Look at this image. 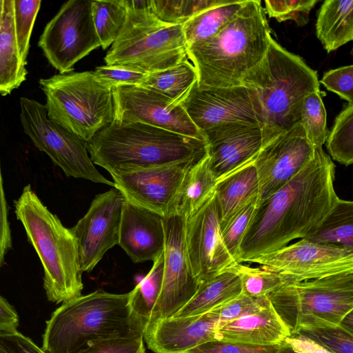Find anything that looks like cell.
<instances>
[{
    "instance_id": "cell-42",
    "label": "cell",
    "mask_w": 353,
    "mask_h": 353,
    "mask_svg": "<svg viewBox=\"0 0 353 353\" xmlns=\"http://www.w3.org/2000/svg\"><path fill=\"white\" fill-rule=\"evenodd\" d=\"M269 302L268 296L255 298L241 292L219 307L217 328L228 322L261 310Z\"/></svg>"
},
{
    "instance_id": "cell-10",
    "label": "cell",
    "mask_w": 353,
    "mask_h": 353,
    "mask_svg": "<svg viewBox=\"0 0 353 353\" xmlns=\"http://www.w3.org/2000/svg\"><path fill=\"white\" fill-rule=\"evenodd\" d=\"M20 120L34 145L46 153L67 176L83 179L115 188L94 166L88 142L49 119L45 105L27 97L20 98Z\"/></svg>"
},
{
    "instance_id": "cell-44",
    "label": "cell",
    "mask_w": 353,
    "mask_h": 353,
    "mask_svg": "<svg viewBox=\"0 0 353 353\" xmlns=\"http://www.w3.org/2000/svg\"><path fill=\"white\" fill-rule=\"evenodd\" d=\"M80 353H145L143 336H116L92 342Z\"/></svg>"
},
{
    "instance_id": "cell-2",
    "label": "cell",
    "mask_w": 353,
    "mask_h": 353,
    "mask_svg": "<svg viewBox=\"0 0 353 353\" xmlns=\"http://www.w3.org/2000/svg\"><path fill=\"white\" fill-rule=\"evenodd\" d=\"M93 163L111 176L179 163L208 154L205 141L141 123L114 120L88 142Z\"/></svg>"
},
{
    "instance_id": "cell-38",
    "label": "cell",
    "mask_w": 353,
    "mask_h": 353,
    "mask_svg": "<svg viewBox=\"0 0 353 353\" xmlns=\"http://www.w3.org/2000/svg\"><path fill=\"white\" fill-rule=\"evenodd\" d=\"M41 0H14V31L19 54L27 64L30 40Z\"/></svg>"
},
{
    "instance_id": "cell-51",
    "label": "cell",
    "mask_w": 353,
    "mask_h": 353,
    "mask_svg": "<svg viewBox=\"0 0 353 353\" xmlns=\"http://www.w3.org/2000/svg\"><path fill=\"white\" fill-rule=\"evenodd\" d=\"M339 327L351 334L353 331V311L349 312L341 321Z\"/></svg>"
},
{
    "instance_id": "cell-30",
    "label": "cell",
    "mask_w": 353,
    "mask_h": 353,
    "mask_svg": "<svg viewBox=\"0 0 353 353\" xmlns=\"http://www.w3.org/2000/svg\"><path fill=\"white\" fill-rule=\"evenodd\" d=\"M197 82V73L186 59L171 68L148 73L141 86L159 92L177 104H181Z\"/></svg>"
},
{
    "instance_id": "cell-25",
    "label": "cell",
    "mask_w": 353,
    "mask_h": 353,
    "mask_svg": "<svg viewBox=\"0 0 353 353\" xmlns=\"http://www.w3.org/2000/svg\"><path fill=\"white\" fill-rule=\"evenodd\" d=\"M14 31V0H4L0 23V95L6 96L26 80Z\"/></svg>"
},
{
    "instance_id": "cell-36",
    "label": "cell",
    "mask_w": 353,
    "mask_h": 353,
    "mask_svg": "<svg viewBox=\"0 0 353 353\" xmlns=\"http://www.w3.org/2000/svg\"><path fill=\"white\" fill-rule=\"evenodd\" d=\"M230 268L240 279L242 292L252 297L268 296L273 292L289 285L284 276L262 267L252 268L237 263Z\"/></svg>"
},
{
    "instance_id": "cell-34",
    "label": "cell",
    "mask_w": 353,
    "mask_h": 353,
    "mask_svg": "<svg viewBox=\"0 0 353 353\" xmlns=\"http://www.w3.org/2000/svg\"><path fill=\"white\" fill-rule=\"evenodd\" d=\"M231 0H150L149 10L160 20L170 24L183 25L195 15Z\"/></svg>"
},
{
    "instance_id": "cell-3",
    "label": "cell",
    "mask_w": 353,
    "mask_h": 353,
    "mask_svg": "<svg viewBox=\"0 0 353 353\" xmlns=\"http://www.w3.org/2000/svg\"><path fill=\"white\" fill-rule=\"evenodd\" d=\"M272 37L259 0H248L215 35L188 48V58L200 88L242 85L246 74L263 58Z\"/></svg>"
},
{
    "instance_id": "cell-40",
    "label": "cell",
    "mask_w": 353,
    "mask_h": 353,
    "mask_svg": "<svg viewBox=\"0 0 353 353\" xmlns=\"http://www.w3.org/2000/svg\"><path fill=\"white\" fill-rule=\"evenodd\" d=\"M318 0L265 1V13L279 22L294 21L300 26L309 21V13Z\"/></svg>"
},
{
    "instance_id": "cell-41",
    "label": "cell",
    "mask_w": 353,
    "mask_h": 353,
    "mask_svg": "<svg viewBox=\"0 0 353 353\" xmlns=\"http://www.w3.org/2000/svg\"><path fill=\"white\" fill-rule=\"evenodd\" d=\"M296 334L314 341L331 353H353V334L339 326L301 330Z\"/></svg>"
},
{
    "instance_id": "cell-39",
    "label": "cell",
    "mask_w": 353,
    "mask_h": 353,
    "mask_svg": "<svg viewBox=\"0 0 353 353\" xmlns=\"http://www.w3.org/2000/svg\"><path fill=\"white\" fill-rule=\"evenodd\" d=\"M257 199L253 200L220 223L224 245L236 263L242 240L252 219Z\"/></svg>"
},
{
    "instance_id": "cell-13",
    "label": "cell",
    "mask_w": 353,
    "mask_h": 353,
    "mask_svg": "<svg viewBox=\"0 0 353 353\" xmlns=\"http://www.w3.org/2000/svg\"><path fill=\"white\" fill-rule=\"evenodd\" d=\"M248 262L284 276L289 285L353 271V250L301 239Z\"/></svg>"
},
{
    "instance_id": "cell-47",
    "label": "cell",
    "mask_w": 353,
    "mask_h": 353,
    "mask_svg": "<svg viewBox=\"0 0 353 353\" xmlns=\"http://www.w3.org/2000/svg\"><path fill=\"white\" fill-rule=\"evenodd\" d=\"M0 353H46L20 332H0Z\"/></svg>"
},
{
    "instance_id": "cell-6",
    "label": "cell",
    "mask_w": 353,
    "mask_h": 353,
    "mask_svg": "<svg viewBox=\"0 0 353 353\" xmlns=\"http://www.w3.org/2000/svg\"><path fill=\"white\" fill-rule=\"evenodd\" d=\"M14 206L17 219L43 266L48 299L60 303L81 296L82 271L77 243L70 229L48 209L29 184Z\"/></svg>"
},
{
    "instance_id": "cell-19",
    "label": "cell",
    "mask_w": 353,
    "mask_h": 353,
    "mask_svg": "<svg viewBox=\"0 0 353 353\" xmlns=\"http://www.w3.org/2000/svg\"><path fill=\"white\" fill-rule=\"evenodd\" d=\"M194 164L179 163L112 177L115 188L121 192L126 201L164 218L173 213L184 176Z\"/></svg>"
},
{
    "instance_id": "cell-35",
    "label": "cell",
    "mask_w": 353,
    "mask_h": 353,
    "mask_svg": "<svg viewBox=\"0 0 353 353\" xmlns=\"http://www.w3.org/2000/svg\"><path fill=\"white\" fill-rule=\"evenodd\" d=\"M332 159L348 166L353 163V103H349L336 117L326 139Z\"/></svg>"
},
{
    "instance_id": "cell-31",
    "label": "cell",
    "mask_w": 353,
    "mask_h": 353,
    "mask_svg": "<svg viewBox=\"0 0 353 353\" xmlns=\"http://www.w3.org/2000/svg\"><path fill=\"white\" fill-rule=\"evenodd\" d=\"M247 1L231 0L228 3L206 10L187 21L182 26L188 48L215 35L234 17Z\"/></svg>"
},
{
    "instance_id": "cell-22",
    "label": "cell",
    "mask_w": 353,
    "mask_h": 353,
    "mask_svg": "<svg viewBox=\"0 0 353 353\" xmlns=\"http://www.w3.org/2000/svg\"><path fill=\"white\" fill-rule=\"evenodd\" d=\"M118 245L135 263L154 261L164 250L163 218L125 199Z\"/></svg>"
},
{
    "instance_id": "cell-4",
    "label": "cell",
    "mask_w": 353,
    "mask_h": 353,
    "mask_svg": "<svg viewBox=\"0 0 353 353\" xmlns=\"http://www.w3.org/2000/svg\"><path fill=\"white\" fill-rule=\"evenodd\" d=\"M129 294L97 290L63 303L46 321L42 349L46 353H80L97 340L143 336V326L131 312Z\"/></svg>"
},
{
    "instance_id": "cell-27",
    "label": "cell",
    "mask_w": 353,
    "mask_h": 353,
    "mask_svg": "<svg viewBox=\"0 0 353 353\" xmlns=\"http://www.w3.org/2000/svg\"><path fill=\"white\" fill-rule=\"evenodd\" d=\"M316 33L327 52L353 39V1L325 0L317 15Z\"/></svg>"
},
{
    "instance_id": "cell-7",
    "label": "cell",
    "mask_w": 353,
    "mask_h": 353,
    "mask_svg": "<svg viewBox=\"0 0 353 353\" xmlns=\"http://www.w3.org/2000/svg\"><path fill=\"white\" fill-rule=\"evenodd\" d=\"M125 3L126 18L104 58L106 65H126L148 74L188 59L182 25L162 21L148 6L138 8L128 0Z\"/></svg>"
},
{
    "instance_id": "cell-53",
    "label": "cell",
    "mask_w": 353,
    "mask_h": 353,
    "mask_svg": "<svg viewBox=\"0 0 353 353\" xmlns=\"http://www.w3.org/2000/svg\"><path fill=\"white\" fill-rule=\"evenodd\" d=\"M3 2H4V0H0V23L1 21L3 10Z\"/></svg>"
},
{
    "instance_id": "cell-45",
    "label": "cell",
    "mask_w": 353,
    "mask_h": 353,
    "mask_svg": "<svg viewBox=\"0 0 353 353\" xmlns=\"http://www.w3.org/2000/svg\"><path fill=\"white\" fill-rule=\"evenodd\" d=\"M281 344L255 345L214 340L196 346L184 353H277Z\"/></svg>"
},
{
    "instance_id": "cell-46",
    "label": "cell",
    "mask_w": 353,
    "mask_h": 353,
    "mask_svg": "<svg viewBox=\"0 0 353 353\" xmlns=\"http://www.w3.org/2000/svg\"><path fill=\"white\" fill-rule=\"evenodd\" d=\"M320 83L349 103H353L352 65L341 66L326 72Z\"/></svg>"
},
{
    "instance_id": "cell-52",
    "label": "cell",
    "mask_w": 353,
    "mask_h": 353,
    "mask_svg": "<svg viewBox=\"0 0 353 353\" xmlns=\"http://www.w3.org/2000/svg\"><path fill=\"white\" fill-rule=\"evenodd\" d=\"M277 353H297L294 352L290 346H288L284 341L282 343L281 346Z\"/></svg>"
},
{
    "instance_id": "cell-21",
    "label": "cell",
    "mask_w": 353,
    "mask_h": 353,
    "mask_svg": "<svg viewBox=\"0 0 353 353\" xmlns=\"http://www.w3.org/2000/svg\"><path fill=\"white\" fill-rule=\"evenodd\" d=\"M219 307L201 314L162 320L144 334L143 339L155 353H184L216 340Z\"/></svg>"
},
{
    "instance_id": "cell-26",
    "label": "cell",
    "mask_w": 353,
    "mask_h": 353,
    "mask_svg": "<svg viewBox=\"0 0 353 353\" xmlns=\"http://www.w3.org/2000/svg\"><path fill=\"white\" fill-rule=\"evenodd\" d=\"M217 183L218 179L210 168L208 154L187 170L176 198L173 213L185 221L193 216L214 194Z\"/></svg>"
},
{
    "instance_id": "cell-5",
    "label": "cell",
    "mask_w": 353,
    "mask_h": 353,
    "mask_svg": "<svg viewBox=\"0 0 353 353\" xmlns=\"http://www.w3.org/2000/svg\"><path fill=\"white\" fill-rule=\"evenodd\" d=\"M242 85L255 92L261 105L263 146L300 122L303 99L320 90L316 71L272 37L263 58L246 74Z\"/></svg>"
},
{
    "instance_id": "cell-33",
    "label": "cell",
    "mask_w": 353,
    "mask_h": 353,
    "mask_svg": "<svg viewBox=\"0 0 353 353\" xmlns=\"http://www.w3.org/2000/svg\"><path fill=\"white\" fill-rule=\"evenodd\" d=\"M91 12L101 46L105 50L117 39L125 22V0H92Z\"/></svg>"
},
{
    "instance_id": "cell-37",
    "label": "cell",
    "mask_w": 353,
    "mask_h": 353,
    "mask_svg": "<svg viewBox=\"0 0 353 353\" xmlns=\"http://www.w3.org/2000/svg\"><path fill=\"white\" fill-rule=\"evenodd\" d=\"M326 110L318 90L307 95L300 110V123L306 137L314 148H322L328 134Z\"/></svg>"
},
{
    "instance_id": "cell-50",
    "label": "cell",
    "mask_w": 353,
    "mask_h": 353,
    "mask_svg": "<svg viewBox=\"0 0 353 353\" xmlns=\"http://www.w3.org/2000/svg\"><path fill=\"white\" fill-rule=\"evenodd\" d=\"M19 316L8 301L0 295V332L17 331Z\"/></svg>"
},
{
    "instance_id": "cell-29",
    "label": "cell",
    "mask_w": 353,
    "mask_h": 353,
    "mask_svg": "<svg viewBox=\"0 0 353 353\" xmlns=\"http://www.w3.org/2000/svg\"><path fill=\"white\" fill-rule=\"evenodd\" d=\"M304 239L353 250V202L338 198L314 231Z\"/></svg>"
},
{
    "instance_id": "cell-12",
    "label": "cell",
    "mask_w": 353,
    "mask_h": 353,
    "mask_svg": "<svg viewBox=\"0 0 353 353\" xmlns=\"http://www.w3.org/2000/svg\"><path fill=\"white\" fill-rule=\"evenodd\" d=\"M163 225L162 287L144 334L158 322L175 316L192 298L199 285L187 252L185 220L173 213L163 218Z\"/></svg>"
},
{
    "instance_id": "cell-18",
    "label": "cell",
    "mask_w": 353,
    "mask_h": 353,
    "mask_svg": "<svg viewBox=\"0 0 353 353\" xmlns=\"http://www.w3.org/2000/svg\"><path fill=\"white\" fill-rule=\"evenodd\" d=\"M185 236L190 263L199 284L237 263L223 241L214 193L185 221Z\"/></svg>"
},
{
    "instance_id": "cell-11",
    "label": "cell",
    "mask_w": 353,
    "mask_h": 353,
    "mask_svg": "<svg viewBox=\"0 0 353 353\" xmlns=\"http://www.w3.org/2000/svg\"><path fill=\"white\" fill-rule=\"evenodd\" d=\"M92 0L65 2L46 24L38 41L48 63L59 73L74 70V65L101 46L95 30Z\"/></svg>"
},
{
    "instance_id": "cell-49",
    "label": "cell",
    "mask_w": 353,
    "mask_h": 353,
    "mask_svg": "<svg viewBox=\"0 0 353 353\" xmlns=\"http://www.w3.org/2000/svg\"><path fill=\"white\" fill-rule=\"evenodd\" d=\"M284 342L297 353H331L314 341L299 334H292Z\"/></svg>"
},
{
    "instance_id": "cell-32",
    "label": "cell",
    "mask_w": 353,
    "mask_h": 353,
    "mask_svg": "<svg viewBox=\"0 0 353 353\" xmlns=\"http://www.w3.org/2000/svg\"><path fill=\"white\" fill-rule=\"evenodd\" d=\"M163 265V252L153 261V265L148 274L129 292L128 303L131 312L141 323L143 334L161 293Z\"/></svg>"
},
{
    "instance_id": "cell-1",
    "label": "cell",
    "mask_w": 353,
    "mask_h": 353,
    "mask_svg": "<svg viewBox=\"0 0 353 353\" xmlns=\"http://www.w3.org/2000/svg\"><path fill=\"white\" fill-rule=\"evenodd\" d=\"M335 165L322 148L290 181L256 203L237 263L248 262L312 234L337 199Z\"/></svg>"
},
{
    "instance_id": "cell-9",
    "label": "cell",
    "mask_w": 353,
    "mask_h": 353,
    "mask_svg": "<svg viewBox=\"0 0 353 353\" xmlns=\"http://www.w3.org/2000/svg\"><path fill=\"white\" fill-rule=\"evenodd\" d=\"M268 298L290 334L339 327L353 311V271L287 285Z\"/></svg>"
},
{
    "instance_id": "cell-20",
    "label": "cell",
    "mask_w": 353,
    "mask_h": 353,
    "mask_svg": "<svg viewBox=\"0 0 353 353\" xmlns=\"http://www.w3.org/2000/svg\"><path fill=\"white\" fill-rule=\"evenodd\" d=\"M203 134L208 143L210 168L218 181L252 161L263 146L259 125L223 123Z\"/></svg>"
},
{
    "instance_id": "cell-23",
    "label": "cell",
    "mask_w": 353,
    "mask_h": 353,
    "mask_svg": "<svg viewBox=\"0 0 353 353\" xmlns=\"http://www.w3.org/2000/svg\"><path fill=\"white\" fill-rule=\"evenodd\" d=\"M290 335L288 327L270 300L261 310L228 322L217 328L215 339L255 345H274L283 343Z\"/></svg>"
},
{
    "instance_id": "cell-15",
    "label": "cell",
    "mask_w": 353,
    "mask_h": 353,
    "mask_svg": "<svg viewBox=\"0 0 353 353\" xmlns=\"http://www.w3.org/2000/svg\"><path fill=\"white\" fill-rule=\"evenodd\" d=\"M112 94L114 120L119 123H141L205 141L182 105L159 92L141 85H120L112 88Z\"/></svg>"
},
{
    "instance_id": "cell-24",
    "label": "cell",
    "mask_w": 353,
    "mask_h": 353,
    "mask_svg": "<svg viewBox=\"0 0 353 353\" xmlns=\"http://www.w3.org/2000/svg\"><path fill=\"white\" fill-rule=\"evenodd\" d=\"M259 180L253 161L218 181L215 196L220 223L253 200H258Z\"/></svg>"
},
{
    "instance_id": "cell-14",
    "label": "cell",
    "mask_w": 353,
    "mask_h": 353,
    "mask_svg": "<svg viewBox=\"0 0 353 353\" xmlns=\"http://www.w3.org/2000/svg\"><path fill=\"white\" fill-rule=\"evenodd\" d=\"M203 134L223 123L259 125L263 119L255 92L243 85L230 88H200L196 83L181 103Z\"/></svg>"
},
{
    "instance_id": "cell-28",
    "label": "cell",
    "mask_w": 353,
    "mask_h": 353,
    "mask_svg": "<svg viewBox=\"0 0 353 353\" xmlns=\"http://www.w3.org/2000/svg\"><path fill=\"white\" fill-rule=\"evenodd\" d=\"M241 292L239 276L228 268L201 282L192 298L173 317L205 313L225 304Z\"/></svg>"
},
{
    "instance_id": "cell-17",
    "label": "cell",
    "mask_w": 353,
    "mask_h": 353,
    "mask_svg": "<svg viewBox=\"0 0 353 353\" xmlns=\"http://www.w3.org/2000/svg\"><path fill=\"white\" fill-rule=\"evenodd\" d=\"M314 151L300 122L262 146L253 160L259 185L257 203L290 181L314 157Z\"/></svg>"
},
{
    "instance_id": "cell-43",
    "label": "cell",
    "mask_w": 353,
    "mask_h": 353,
    "mask_svg": "<svg viewBox=\"0 0 353 353\" xmlns=\"http://www.w3.org/2000/svg\"><path fill=\"white\" fill-rule=\"evenodd\" d=\"M93 73L101 83L110 88L120 85H139L147 74L137 69L121 65L99 66Z\"/></svg>"
},
{
    "instance_id": "cell-8",
    "label": "cell",
    "mask_w": 353,
    "mask_h": 353,
    "mask_svg": "<svg viewBox=\"0 0 353 353\" xmlns=\"http://www.w3.org/2000/svg\"><path fill=\"white\" fill-rule=\"evenodd\" d=\"M39 83L48 119L87 142L114 119L112 88L93 72L59 73Z\"/></svg>"
},
{
    "instance_id": "cell-48",
    "label": "cell",
    "mask_w": 353,
    "mask_h": 353,
    "mask_svg": "<svg viewBox=\"0 0 353 353\" xmlns=\"http://www.w3.org/2000/svg\"><path fill=\"white\" fill-rule=\"evenodd\" d=\"M11 248V230L8 219V205L0 163V268L3 265L6 255Z\"/></svg>"
},
{
    "instance_id": "cell-16",
    "label": "cell",
    "mask_w": 353,
    "mask_h": 353,
    "mask_svg": "<svg viewBox=\"0 0 353 353\" xmlns=\"http://www.w3.org/2000/svg\"><path fill=\"white\" fill-rule=\"evenodd\" d=\"M124 201L115 188L96 195L86 214L70 229L82 272L92 271L105 252L119 244Z\"/></svg>"
}]
</instances>
